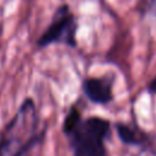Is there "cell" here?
<instances>
[{"instance_id": "1", "label": "cell", "mask_w": 156, "mask_h": 156, "mask_svg": "<svg viewBox=\"0 0 156 156\" xmlns=\"http://www.w3.org/2000/svg\"><path fill=\"white\" fill-rule=\"evenodd\" d=\"M38 116L34 101L23 100L0 136L1 156H26L40 144L44 132L38 133Z\"/></svg>"}, {"instance_id": "2", "label": "cell", "mask_w": 156, "mask_h": 156, "mask_svg": "<svg viewBox=\"0 0 156 156\" xmlns=\"http://www.w3.org/2000/svg\"><path fill=\"white\" fill-rule=\"evenodd\" d=\"M74 156H106L104 140L110 135V122L101 117L82 119L66 134Z\"/></svg>"}, {"instance_id": "3", "label": "cell", "mask_w": 156, "mask_h": 156, "mask_svg": "<svg viewBox=\"0 0 156 156\" xmlns=\"http://www.w3.org/2000/svg\"><path fill=\"white\" fill-rule=\"evenodd\" d=\"M77 21L68 5H61L54 13L51 23L38 39V46L45 48L51 44H65L71 48L77 46Z\"/></svg>"}, {"instance_id": "4", "label": "cell", "mask_w": 156, "mask_h": 156, "mask_svg": "<svg viewBox=\"0 0 156 156\" xmlns=\"http://www.w3.org/2000/svg\"><path fill=\"white\" fill-rule=\"evenodd\" d=\"M112 83L113 78L111 77H90L85 78L83 82V91L85 96L94 104L106 105L112 101Z\"/></svg>"}, {"instance_id": "5", "label": "cell", "mask_w": 156, "mask_h": 156, "mask_svg": "<svg viewBox=\"0 0 156 156\" xmlns=\"http://www.w3.org/2000/svg\"><path fill=\"white\" fill-rule=\"evenodd\" d=\"M116 129H117L118 136L121 138V140L123 143L132 144V145L141 143V134L138 133L135 129L130 128L129 126L123 124V123H118V124H116Z\"/></svg>"}, {"instance_id": "6", "label": "cell", "mask_w": 156, "mask_h": 156, "mask_svg": "<svg viewBox=\"0 0 156 156\" xmlns=\"http://www.w3.org/2000/svg\"><path fill=\"white\" fill-rule=\"evenodd\" d=\"M80 118H82V117H80L79 111H78L76 107H72V108L69 110V112L66 115L65 121H63V126H62V128H63L65 134L69 133V132L76 127V124L80 121Z\"/></svg>"}, {"instance_id": "7", "label": "cell", "mask_w": 156, "mask_h": 156, "mask_svg": "<svg viewBox=\"0 0 156 156\" xmlns=\"http://www.w3.org/2000/svg\"><path fill=\"white\" fill-rule=\"evenodd\" d=\"M147 91L151 93V94H156V76H155V78L149 83V85H147Z\"/></svg>"}, {"instance_id": "8", "label": "cell", "mask_w": 156, "mask_h": 156, "mask_svg": "<svg viewBox=\"0 0 156 156\" xmlns=\"http://www.w3.org/2000/svg\"><path fill=\"white\" fill-rule=\"evenodd\" d=\"M1 33H2V29H1V26H0V35H1Z\"/></svg>"}, {"instance_id": "9", "label": "cell", "mask_w": 156, "mask_h": 156, "mask_svg": "<svg viewBox=\"0 0 156 156\" xmlns=\"http://www.w3.org/2000/svg\"><path fill=\"white\" fill-rule=\"evenodd\" d=\"M0 156H1V155H0Z\"/></svg>"}]
</instances>
